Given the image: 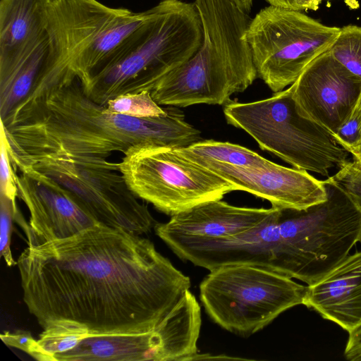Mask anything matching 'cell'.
Returning <instances> with one entry per match:
<instances>
[{"instance_id":"obj_1","label":"cell","mask_w":361,"mask_h":361,"mask_svg":"<svg viewBox=\"0 0 361 361\" xmlns=\"http://www.w3.org/2000/svg\"><path fill=\"white\" fill-rule=\"evenodd\" d=\"M17 265L24 302L42 329L71 323L90 336L151 331L191 285L152 241L102 224L28 245Z\"/></svg>"},{"instance_id":"obj_2","label":"cell","mask_w":361,"mask_h":361,"mask_svg":"<svg viewBox=\"0 0 361 361\" xmlns=\"http://www.w3.org/2000/svg\"><path fill=\"white\" fill-rule=\"evenodd\" d=\"M165 109L149 118L114 113L87 97L75 79L20 103L1 124L16 170L46 156L106 158L138 144L176 149L202 140L179 107Z\"/></svg>"},{"instance_id":"obj_3","label":"cell","mask_w":361,"mask_h":361,"mask_svg":"<svg viewBox=\"0 0 361 361\" xmlns=\"http://www.w3.org/2000/svg\"><path fill=\"white\" fill-rule=\"evenodd\" d=\"M202 42L185 63L151 91L159 104L226 105L257 77L246 32L252 18L231 0H195Z\"/></svg>"},{"instance_id":"obj_4","label":"cell","mask_w":361,"mask_h":361,"mask_svg":"<svg viewBox=\"0 0 361 361\" xmlns=\"http://www.w3.org/2000/svg\"><path fill=\"white\" fill-rule=\"evenodd\" d=\"M113 8L97 0H50L52 52L37 87L42 90L78 79L82 87L109 68L154 15Z\"/></svg>"},{"instance_id":"obj_5","label":"cell","mask_w":361,"mask_h":361,"mask_svg":"<svg viewBox=\"0 0 361 361\" xmlns=\"http://www.w3.org/2000/svg\"><path fill=\"white\" fill-rule=\"evenodd\" d=\"M157 8L114 62L82 87L91 99L105 106L121 94L151 92L198 50L203 28L194 3L161 0Z\"/></svg>"},{"instance_id":"obj_6","label":"cell","mask_w":361,"mask_h":361,"mask_svg":"<svg viewBox=\"0 0 361 361\" xmlns=\"http://www.w3.org/2000/svg\"><path fill=\"white\" fill-rule=\"evenodd\" d=\"M224 114L228 123L293 168L329 177L349 161L350 154L333 134L300 111L290 87L256 102L231 101Z\"/></svg>"},{"instance_id":"obj_7","label":"cell","mask_w":361,"mask_h":361,"mask_svg":"<svg viewBox=\"0 0 361 361\" xmlns=\"http://www.w3.org/2000/svg\"><path fill=\"white\" fill-rule=\"evenodd\" d=\"M327 199L305 209H280L286 275L312 285L361 243V208L332 176L324 180Z\"/></svg>"},{"instance_id":"obj_8","label":"cell","mask_w":361,"mask_h":361,"mask_svg":"<svg viewBox=\"0 0 361 361\" xmlns=\"http://www.w3.org/2000/svg\"><path fill=\"white\" fill-rule=\"evenodd\" d=\"M307 286L292 278L250 264H224L200 284V299L214 323L247 337L287 310L302 305Z\"/></svg>"},{"instance_id":"obj_9","label":"cell","mask_w":361,"mask_h":361,"mask_svg":"<svg viewBox=\"0 0 361 361\" xmlns=\"http://www.w3.org/2000/svg\"><path fill=\"white\" fill-rule=\"evenodd\" d=\"M119 169L137 197L171 216L237 190L231 183L175 148L134 145L124 154Z\"/></svg>"},{"instance_id":"obj_10","label":"cell","mask_w":361,"mask_h":361,"mask_svg":"<svg viewBox=\"0 0 361 361\" xmlns=\"http://www.w3.org/2000/svg\"><path fill=\"white\" fill-rule=\"evenodd\" d=\"M27 166L68 190L100 224L137 235L149 232L157 224L128 186L119 163L98 157L46 156L19 171Z\"/></svg>"},{"instance_id":"obj_11","label":"cell","mask_w":361,"mask_h":361,"mask_svg":"<svg viewBox=\"0 0 361 361\" xmlns=\"http://www.w3.org/2000/svg\"><path fill=\"white\" fill-rule=\"evenodd\" d=\"M340 29L300 11L272 6L261 9L246 32L257 77L274 93L283 90L329 49Z\"/></svg>"},{"instance_id":"obj_12","label":"cell","mask_w":361,"mask_h":361,"mask_svg":"<svg viewBox=\"0 0 361 361\" xmlns=\"http://www.w3.org/2000/svg\"><path fill=\"white\" fill-rule=\"evenodd\" d=\"M16 175L18 197L27 207L29 224L20 210L15 221L29 246L71 237L99 223L74 196L56 181L27 166Z\"/></svg>"},{"instance_id":"obj_13","label":"cell","mask_w":361,"mask_h":361,"mask_svg":"<svg viewBox=\"0 0 361 361\" xmlns=\"http://www.w3.org/2000/svg\"><path fill=\"white\" fill-rule=\"evenodd\" d=\"M290 87L300 111L333 135L350 116L361 92V80L331 54L314 59Z\"/></svg>"},{"instance_id":"obj_14","label":"cell","mask_w":361,"mask_h":361,"mask_svg":"<svg viewBox=\"0 0 361 361\" xmlns=\"http://www.w3.org/2000/svg\"><path fill=\"white\" fill-rule=\"evenodd\" d=\"M201 165L231 183L237 190L267 200L279 209H305L327 199L324 180L316 178L305 170L272 161L261 169L215 162Z\"/></svg>"},{"instance_id":"obj_15","label":"cell","mask_w":361,"mask_h":361,"mask_svg":"<svg viewBox=\"0 0 361 361\" xmlns=\"http://www.w3.org/2000/svg\"><path fill=\"white\" fill-rule=\"evenodd\" d=\"M237 207L221 200L205 202L157 224L156 234L169 247L177 244L226 238L253 228L275 211Z\"/></svg>"},{"instance_id":"obj_16","label":"cell","mask_w":361,"mask_h":361,"mask_svg":"<svg viewBox=\"0 0 361 361\" xmlns=\"http://www.w3.org/2000/svg\"><path fill=\"white\" fill-rule=\"evenodd\" d=\"M180 329L164 319L154 330L140 334L88 336L70 350L54 355V361L178 360L183 351Z\"/></svg>"},{"instance_id":"obj_17","label":"cell","mask_w":361,"mask_h":361,"mask_svg":"<svg viewBox=\"0 0 361 361\" xmlns=\"http://www.w3.org/2000/svg\"><path fill=\"white\" fill-rule=\"evenodd\" d=\"M302 305L348 332L355 328L361 322V251L307 286Z\"/></svg>"},{"instance_id":"obj_18","label":"cell","mask_w":361,"mask_h":361,"mask_svg":"<svg viewBox=\"0 0 361 361\" xmlns=\"http://www.w3.org/2000/svg\"><path fill=\"white\" fill-rule=\"evenodd\" d=\"M49 4L50 0L0 1V80L49 33Z\"/></svg>"},{"instance_id":"obj_19","label":"cell","mask_w":361,"mask_h":361,"mask_svg":"<svg viewBox=\"0 0 361 361\" xmlns=\"http://www.w3.org/2000/svg\"><path fill=\"white\" fill-rule=\"evenodd\" d=\"M51 54L49 34L8 77L0 80V116L5 120L23 102L42 75Z\"/></svg>"},{"instance_id":"obj_20","label":"cell","mask_w":361,"mask_h":361,"mask_svg":"<svg viewBox=\"0 0 361 361\" xmlns=\"http://www.w3.org/2000/svg\"><path fill=\"white\" fill-rule=\"evenodd\" d=\"M176 149L187 159L199 164L215 162L261 169L267 168L271 162L245 147L212 140H200L191 145Z\"/></svg>"},{"instance_id":"obj_21","label":"cell","mask_w":361,"mask_h":361,"mask_svg":"<svg viewBox=\"0 0 361 361\" xmlns=\"http://www.w3.org/2000/svg\"><path fill=\"white\" fill-rule=\"evenodd\" d=\"M329 51L334 59L361 80V27L348 25L341 27Z\"/></svg>"},{"instance_id":"obj_22","label":"cell","mask_w":361,"mask_h":361,"mask_svg":"<svg viewBox=\"0 0 361 361\" xmlns=\"http://www.w3.org/2000/svg\"><path fill=\"white\" fill-rule=\"evenodd\" d=\"M43 329L37 342L53 358L56 354L75 348L82 340L90 336L85 328L71 323H56Z\"/></svg>"},{"instance_id":"obj_23","label":"cell","mask_w":361,"mask_h":361,"mask_svg":"<svg viewBox=\"0 0 361 361\" xmlns=\"http://www.w3.org/2000/svg\"><path fill=\"white\" fill-rule=\"evenodd\" d=\"M105 106L111 112L135 118L156 117L166 113L165 107H161L148 90L117 96Z\"/></svg>"},{"instance_id":"obj_24","label":"cell","mask_w":361,"mask_h":361,"mask_svg":"<svg viewBox=\"0 0 361 361\" xmlns=\"http://www.w3.org/2000/svg\"><path fill=\"white\" fill-rule=\"evenodd\" d=\"M19 211L17 202L0 194V254L8 267L17 265L11 249L13 224Z\"/></svg>"},{"instance_id":"obj_25","label":"cell","mask_w":361,"mask_h":361,"mask_svg":"<svg viewBox=\"0 0 361 361\" xmlns=\"http://www.w3.org/2000/svg\"><path fill=\"white\" fill-rule=\"evenodd\" d=\"M0 140V194L16 202L18 197L17 173L8 153L7 139L2 124H1Z\"/></svg>"},{"instance_id":"obj_26","label":"cell","mask_w":361,"mask_h":361,"mask_svg":"<svg viewBox=\"0 0 361 361\" xmlns=\"http://www.w3.org/2000/svg\"><path fill=\"white\" fill-rule=\"evenodd\" d=\"M0 337L8 346L20 349L37 360L54 361V358L40 347L30 332L22 330L6 331Z\"/></svg>"},{"instance_id":"obj_27","label":"cell","mask_w":361,"mask_h":361,"mask_svg":"<svg viewBox=\"0 0 361 361\" xmlns=\"http://www.w3.org/2000/svg\"><path fill=\"white\" fill-rule=\"evenodd\" d=\"M361 128V92L355 107L346 122L334 135L336 142L348 150L358 142L359 131Z\"/></svg>"},{"instance_id":"obj_28","label":"cell","mask_w":361,"mask_h":361,"mask_svg":"<svg viewBox=\"0 0 361 361\" xmlns=\"http://www.w3.org/2000/svg\"><path fill=\"white\" fill-rule=\"evenodd\" d=\"M332 177L361 208V168L348 161Z\"/></svg>"},{"instance_id":"obj_29","label":"cell","mask_w":361,"mask_h":361,"mask_svg":"<svg viewBox=\"0 0 361 361\" xmlns=\"http://www.w3.org/2000/svg\"><path fill=\"white\" fill-rule=\"evenodd\" d=\"M348 334L344 356L349 361H361V322Z\"/></svg>"},{"instance_id":"obj_30","label":"cell","mask_w":361,"mask_h":361,"mask_svg":"<svg viewBox=\"0 0 361 361\" xmlns=\"http://www.w3.org/2000/svg\"><path fill=\"white\" fill-rule=\"evenodd\" d=\"M269 6L295 11H316L320 4L316 0H266Z\"/></svg>"},{"instance_id":"obj_31","label":"cell","mask_w":361,"mask_h":361,"mask_svg":"<svg viewBox=\"0 0 361 361\" xmlns=\"http://www.w3.org/2000/svg\"><path fill=\"white\" fill-rule=\"evenodd\" d=\"M348 151L352 155L353 163L361 168V143Z\"/></svg>"},{"instance_id":"obj_32","label":"cell","mask_w":361,"mask_h":361,"mask_svg":"<svg viewBox=\"0 0 361 361\" xmlns=\"http://www.w3.org/2000/svg\"><path fill=\"white\" fill-rule=\"evenodd\" d=\"M241 10L248 13L253 5L254 0H231Z\"/></svg>"},{"instance_id":"obj_33","label":"cell","mask_w":361,"mask_h":361,"mask_svg":"<svg viewBox=\"0 0 361 361\" xmlns=\"http://www.w3.org/2000/svg\"><path fill=\"white\" fill-rule=\"evenodd\" d=\"M343 1L350 9H355L359 6L357 0H343Z\"/></svg>"},{"instance_id":"obj_34","label":"cell","mask_w":361,"mask_h":361,"mask_svg":"<svg viewBox=\"0 0 361 361\" xmlns=\"http://www.w3.org/2000/svg\"><path fill=\"white\" fill-rule=\"evenodd\" d=\"M318 3L321 4L323 0H316Z\"/></svg>"}]
</instances>
